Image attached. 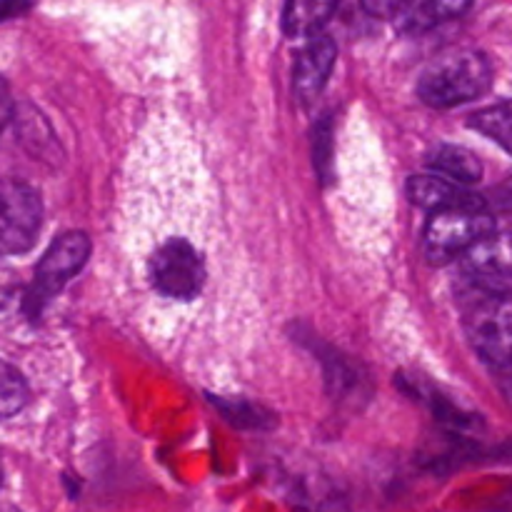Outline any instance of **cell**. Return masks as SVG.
Instances as JSON below:
<instances>
[{
    "label": "cell",
    "instance_id": "obj_18",
    "mask_svg": "<svg viewBox=\"0 0 512 512\" xmlns=\"http://www.w3.org/2000/svg\"><path fill=\"white\" fill-rule=\"evenodd\" d=\"M23 10H28V5H0V20H5L8 15L23 13Z\"/></svg>",
    "mask_w": 512,
    "mask_h": 512
},
{
    "label": "cell",
    "instance_id": "obj_15",
    "mask_svg": "<svg viewBox=\"0 0 512 512\" xmlns=\"http://www.w3.org/2000/svg\"><path fill=\"white\" fill-rule=\"evenodd\" d=\"M23 300L25 290L23 285H20L18 275L0 260V320L8 318L18 305H23Z\"/></svg>",
    "mask_w": 512,
    "mask_h": 512
},
{
    "label": "cell",
    "instance_id": "obj_16",
    "mask_svg": "<svg viewBox=\"0 0 512 512\" xmlns=\"http://www.w3.org/2000/svg\"><path fill=\"white\" fill-rule=\"evenodd\" d=\"M13 95H10V88L8 83H5V78L0 75V133H3L5 128H8V123L13 120Z\"/></svg>",
    "mask_w": 512,
    "mask_h": 512
},
{
    "label": "cell",
    "instance_id": "obj_6",
    "mask_svg": "<svg viewBox=\"0 0 512 512\" xmlns=\"http://www.w3.org/2000/svg\"><path fill=\"white\" fill-rule=\"evenodd\" d=\"M150 278L165 298L193 300L205 285V263L188 240L170 238L153 253Z\"/></svg>",
    "mask_w": 512,
    "mask_h": 512
},
{
    "label": "cell",
    "instance_id": "obj_17",
    "mask_svg": "<svg viewBox=\"0 0 512 512\" xmlns=\"http://www.w3.org/2000/svg\"><path fill=\"white\" fill-rule=\"evenodd\" d=\"M493 205H498V210H505V213H512V175L493 190Z\"/></svg>",
    "mask_w": 512,
    "mask_h": 512
},
{
    "label": "cell",
    "instance_id": "obj_12",
    "mask_svg": "<svg viewBox=\"0 0 512 512\" xmlns=\"http://www.w3.org/2000/svg\"><path fill=\"white\" fill-rule=\"evenodd\" d=\"M338 10L335 3L320 0H293L283 8V33L290 38H318V30L325 28L330 15Z\"/></svg>",
    "mask_w": 512,
    "mask_h": 512
},
{
    "label": "cell",
    "instance_id": "obj_13",
    "mask_svg": "<svg viewBox=\"0 0 512 512\" xmlns=\"http://www.w3.org/2000/svg\"><path fill=\"white\" fill-rule=\"evenodd\" d=\"M468 125L512 155V100L488 105L468 118Z\"/></svg>",
    "mask_w": 512,
    "mask_h": 512
},
{
    "label": "cell",
    "instance_id": "obj_8",
    "mask_svg": "<svg viewBox=\"0 0 512 512\" xmlns=\"http://www.w3.org/2000/svg\"><path fill=\"white\" fill-rule=\"evenodd\" d=\"M408 198L410 203L428 210L430 215L455 208H488V203L478 193L463 188V185L450 183V180L440 178L435 173L413 175L408 180Z\"/></svg>",
    "mask_w": 512,
    "mask_h": 512
},
{
    "label": "cell",
    "instance_id": "obj_3",
    "mask_svg": "<svg viewBox=\"0 0 512 512\" xmlns=\"http://www.w3.org/2000/svg\"><path fill=\"white\" fill-rule=\"evenodd\" d=\"M463 328L485 363L512 368V293L490 290L480 295L465 313Z\"/></svg>",
    "mask_w": 512,
    "mask_h": 512
},
{
    "label": "cell",
    "instance_id": "obj_4",
    "mask_svg": "<svg viewBox=\"0 0 512 512\" xmlns=\"http://www.w3.org/2000/svg\"><path fill=\"white\" fill-rule=\"evenodd\" d=\"M90 258V238L80 230H70V233L58 235L53 240L45 255L40 258L38 268H35L33 285L25 290L23 310L35 318L40 310L68 285L70 278L85 268Z\"/></svg>",
    "mask_w": 512,
    "mask_h": 512
},
{
    "label": "cell",
    "instance_id": "obj_1",
    "mask_svg": "<svg viewBox=\"0 0 512 512\" xmlns=\"http://www.w3.org/2000/svg\"><path fill=\"white\" fill-rule=\"evenodd\" d=\"M493 85V63L475 48H455L435 58L418 80V95L430 108H455L485 95Z\"/></svg>",
    "mask_w": 512,
    "mask_h": 512
},
{
    "label": "cell",
    "instance_id": "obj_11",
    "mask_svg": "<svg viewBox=\"0 0 512 512\" xmlns=\"http://www.w3.org/2000/svg\"><path fill=\"white\" fill-rule=\"evenodd\" d=\"M428 165L435 175L455 185H463V188H470L483 178V163H480L478 155L470 153L468 148H460V145H438L428 155Z\"/></svg>",
    "mask_w": 512,
    "mask_h": 512
},
{
    "label": "cell",
    "instance_id": "obj_5",
    "mask_svg": "<svg viewBox=\"0 0 512 512\" xmlns=\"http://www.w3.org/2000/svg\"><path fill=\"white\" fill-rule=\"evenodd\" d=\"M43 225V203L33 185L0 178V258L28 253Z\"/></svg>",
    "mask_w": 512,
    "mask_h": 512
},
{
    "label": "cell",
    "instance_id": "obj_14",
    "mask_svg": "<svg viewBox=\"0 0 512 512\" xmlns=\"http://www.w3.org/2000/svg\"><path fill=\"white\" fill-rule=\"evenodd\" d=\"M28 403V383L10 363L0 360V420L20 413Z\"/></svg>",
    "mask_w": 512,
    "mask_h": 512
},
{
    "label": "cell",
    "instance_id": "obj_10",
    "mask_svg": "<svg viewBox=\"0 0 512 512\" xmlns=\"http://www.w3.org/2000/svg\"><path fill=\"white\" fill-rule=\"evenodd\" d=\"M465 270L473 280L495 283V280L512 278V230L508 233H493L485 238L478 248L465 255Z\"/></svg>",
    "mask_w": 512,
    "mask_h": 512
},
{
    "label": "cell",
    "instance_id": "obj_9",
    "mask_svg": "<svg viewBox=\"0 0 512 512\" xmlns=\"http://www.w3.org/2000/svg\"><path fill=\"white\" fill-rule=\"evenodd\" d=\"M465 10H470V3H448V0H428V3H390L380 5V13H390L395 28L405 33H420L430 30L440 23L458 18Z\"/></svg>",
    "mask_w": 512,
    "mask_h": 512
},
{
    "label": "cell",
    "instance_id": "obj_7",
    "mask_svg": "<svg viewBox=\"0 0 512 512\" xmlns=\"http://www.w3.org/2000/svg\"><path fill=\"white\" fill-rule=\"evenodd\" d=\"M335 58H338V45L328 35L310 38L308 45L300 50L293 70V90L303 103H310L323 93L333 73Z\"/></svg>",
    "mask_w": 512,
    "mask_h": 512
},
{
    "label": "cell",
    "instance_id": "obj_2",
    "mask_svg": "<svg viewBox=\"0 0 512 512\" xmlns=\"http://www.w3.org/2000/svg\"><path fill=\"white\" fill-rule=\"evenodd\" d=\"M495 233V220L488 208H455L430 215L425 225L423 250L430 263L443 265L468 255Z\"/></svg>",
    "mask_w": 512,
    "mask_h": 512
},
{
    "label": "cell",
    "instance_id": "obj_19",
    "mask_svg": "<svg viewBox=\"0 0 512 512\" xmlns=\"http://www.w3.org/2000/svg\"><path fill=\"white\" fill-rule=\"evenodd\" d=\"M505 390H508V395L512 398V368H510V373H508V383H505Z\"/></svg>",
    "mask_w": 512,
    "mask_h": 512
},
{
    "label": "cell",
    "instance_id": "obj_20",
    "mask_svg": "<svg viewBox=\"0 0 512 512\" xmlns=\"http://www.w3.org/2000/svg\"><path fill=\"white\" fill-rule=\"evenodd\" d=\"M0 485H3V465H0Z\"/></svg>",
    "mask_w": 512,
    "mask_h": 512
}]
</instances>
